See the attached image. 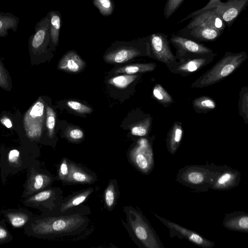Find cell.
I'll list each match as a JSON object with an SVG mask.
<instances>
[{
    "label": "cell",
    "mask_w": 248,
    "mask_h": 248,
    "mask_svg": "<svg viewBox=\"0 0 248 248\" xmlns=\"http://www.w3.org/2000/svg\"><path fill=\"white\" fill-rule=\"evenodd\" d=\"M65 136L73 141H78L84 137L83 131L77 127H69L65 131Z\"/></svg>",
    "instance_id": "39"
},
{
    "label": "cell",
    "mask_w": 248,
    "mask_h": 248,
    "mask_svg": "<svg viewBox=\"0 0 248 248\" xmlns=\"http://www.w3.org/2000/svg\"><path fill=\"white\" fill-rule=\"evenodd\" d=\"M93 191V189L92 188H89L75 195L62 204V211H65L79 205L86 200Z\"/></svg>",
    "instance_id": "26"
},
{
    "label": "cell",
    "mask_w": 248,
    "mask_h": 248,
    "mask_svg": "<svg viewBox=\"0 0 248 248\" xmlns=\"http://www.w3.org/2000/svg\"><path fill=\"white\" fill-rule=\"evenodd\" d=\"M215 8L207 10L194 16L184 30H189L196 26H206L223 31L226 25L215 12Z\"/></svg>",
    "instance_id": "15"
},
{
    "label": "cell",
    "mask_w": 248,
    "mask_h": 248,
    "mask_svg": "<svg viewBox=\"0 0 248 248\" xmlns=\"http://www.w3.org/2000/svg\"><path fill=\"white\" fill-rule=\"evenodd\" d=\"M169 42L176 49V58L186 55H202L213 53V50L207 46L178 35H172Z\"/></svg>",
    "instance_id": "13"
},
{
    "label": "cell",
    "mask_w": 248,
    "mask_h": 248,
    "mask_svg": "<svg viewBox=\"0 0 248 248\" xmlns=\"http://www.w3.org/2000/svg\"><path fill=\"white\" fill-rule=\"evenodd\" d=\"M47 15L49 18V32L51 45L54 46L58 45L61 27L62 15L58 10H51Z\"/></svg>",
    "instance_id": "20"
},
{
    "label": "cell",
    "mask_w": 248,
    "mask_h": 248,
    "mask_svg": "<svg viewBox=\"0 0 248 248\" xmlns=\"http://www.w3.org/2000/svg\"><path fill=\"white\" fill-rule=\"evenodd\" d=\"M104 56L105 61L111 64L121 63L140 56L144 50L150 51L148 36L131 42H117Z\"/></svg>",
    "instance_id": "4"
},
{
    "label": "cell",
    "mask_w": 248,
    "mask_h": 248,
    "mask_svg": "<svg viewBox=\"0 0 248 248\" xmlns=\"http://www.w3.org/2000/svg\"><path fill=\"white\" fill-rule=\"evenodd\" d=\"M44 103L40 99L32 106L25 117L26 130L29 137L39 138L41 133L44 117Z\"/></svg>",
    "instance_id": "12"
},
{
    "label": "cell",
    "mask_w": 248,
    "mask_h": 248,
    "mask_svg": "<svg viewBox=\"0 0 248 248\" xmlns=\"http://www.w3.org/2000/svg\"><path fill=\"white\" fill-rule=\"evenodd\" d=\"M69 172V166L66 159L64 158L60 166L59 176L60 179L66 181Z\"/></svg>",
    "instance_id": "41"
},
{
    "label": "cell",
    "mask_w": 248,
    "mask_h": 248,
    "mask_svg": "<svg viewBox=\"0 0 248 248\" xmlns=\"http://www.w3.org/2000/svg\"><path fill=\"white\" fill-rule=\"evenodd\" d=\"M84 61L74 50L67 52L60 60L58 68L70 73H77L85 66Z\"/></svg>",
    "instance_id": "17"
},
{
    "label": "cell",
    "mask_w": 248,
    "mask_h": 248,
    "mask_svg": "<svg viewBox=\"0 0 248 248\" xmlns=\"http://www.w3.org/2000/svg\"><path fill=\"white\" fill-rule=\"evenodd\" d=\"M66 105L72 110L81 114L90 113L93 111L88 106L77 101L69 100Z\"/></svg>",
    "instance_id": "36"
},
{
    "label": "cell",
    "mask_w": 248,
    "mask_h": 248,
    "mask_svg": "<svg viewBox=\"0 0 248 248\" xmlns=\"http://www.w3.org/2000/svg\"><path fill=\"white\" fill-rule=\"evenodd\" d=\"M93 5L103 16H111L115 9V3L113 0H92Z\"/></svg>",
    "instance_id": "30"
},
{
    "label": "cell",
    "mask_w": 248,
    "mask_h": 248,
    "mask_svg": "<svg viewBox=\"0 0 248 248\" xmlns=\"http://www.w3.org/2000/svg\"><path fill=\"white\" fill-rule=\"evenodd\" d=\"M19 22V18L11 13L0 11V37L8 35V31L16 32Z\"/></svg>",
    "instance_id": "21"
},
{
    "label": "cell",
    "mask_w": 248,
    "mask_h": 248,
    "mask_svg": "<svg viewBox=\"0 0 248 248\" xmlns=\"http://www.w3.org/2000/svg\"><path fill=\"white\" fill-rule=\"evenodd\" d=\"M154 214L155 217L169 229L170 238L176 236L180 239L185 238L202 248H212L215 246L213 242L204 238L198 232L163 218L155 213Z\"/></svg>",
    "instance_id": "10"
},
{
    "label": "cell",
    "mask_w": 248,
    "mask_h": 248,
    "mask_svg": "<svg viewBox=\"0 0 248 248\" xmlns=\"http://www.w3.org/2000/svg\"><path fill=\"white\" fill-rule=\"evenodd\" d=\"M130 158L135 167L142 173L149 174L155 166L152 144L146 138L140 139L130 153Z\"/></svg>",
    "instance_id": "6"
},
{
    "label": "cell",
    "mask_w": 248,
    "mask_h": 248,
    "mask_svg": "<svg viewBox=\"0 0 248 248\" xmlns=\"http://www.w3.org/2000/svg\"><path fill=\"white\" fill-rule=\"evenodd\" d=\"M151 124V118H147L133 126L131 129V134L136 136H145L148 134Z\"/></svg>",
    "instance_id": "31"
},
{
    "label": "cell",
    "mask_w": 248,
    "mask_h": 248,
    "mask_svg": "<svg viewBox=\"0 0 248 248\" xmlns=\"http://www.w3.org/2000/svg\"><path fill=\"white\" fill-rule=\"evenodd\" d=\"M192 104L195 111L198 113H206L214 109L217 107L214 100L207 96L197 97L193 100Z\"/></svg>",
    "instance_id": "25"
},
{
    "label": "cell",
    "mask_w": 248,
    "mask_h": 248,
    "mask_svg": "<svg viewBox=\"0 0 248 248\" xmlns=\"http://www.w3.org/2000/svg\"><path fill=\"white\" fill-rule=\"evenodd\" d=\"M185 0H167L164 8L166 19L170 17L178 9Z\"/></svg>",
    "instance_id": "35"
},
{
    "label": "cell",
    "mask_w": 248,
    "mask_h": 248,
    "mask_svg": "<svg viewBox=\"0 0 248 248\" xmlns=\"http://www.w3.org/2000/svg\"><path fill=\"white\" fill-rule=\"evenodd\" d=\"M8 236L9 233L7 230L3 227L0 226V242L6 240Z\"/></svg>",
    "instance_id": "43"
},
{
    "label": "cell",
    "mask_w": 248,
    "mask_h": 248,
    "mask_svg": "<svg viewBox=\"0 0 248 248\" xmlns=\"http://www.w3.org/2000/svg\"><path fill=\"white\" fill-rule=\"evenodd\" d=\"M189 34L192 37L202 41H213L217 39L223 31L212 27L196 26L189 30Z\"/></svg>",
    "instance_id": "19"
},
{
    "label": "cell",
    "mask_w": 248,
    "mask_h": 248,
    "mask_svg": "<svg viewBox=\"0 0 248 248\" xmlns=\"http://www.w3.org/2000/svg\"><path fill=\"white\" fill-rule=\"evenodd\" d=\"M153 96L159 103L167 106L173 102L170 94L160 84H156L153 89Z\"/></svg>",
    "instance_id": "27"
},
{
    "label": "cell",
    "mask_w": 248,
    "mask_h": 248,
    "mask_svg": "<svg viewBox=\"0 0 248 248\" xmlns=\"http://www.w3.org/2000/svg\"><path fill=\"white\" fill-rule=\"evenodd\" d=\"M138 78L137 75H123L113 77L109 79L108 82L118 88H126Z\"/></svg>",
    "instance_id": "29"
},
{
    "label": "cell",
    "mask_w": 248,
    "mask_h": 248,
    "mask_svg": "<svg viewBox=\"0 0 248 248\" xmlns=\"http://www.w3.org/2000/svg\"><path fill=\"white\" fill-rule=\"evenodd\" d=\"M7 216L11 225L15 228L24 226L29 219L28 216L22 213H10Z\"/></svg>",
    "instance_id": "32"
},
{
    "label": "cell",
    "mask_w": 248,
    "mask_h": 248,
    "mask_svg": "<svg viewBox=\"0 0 248 248\" xmlns=\"http://www.w3.org/2000/svg\"><path fill=\"white\" fill-rule=\"evenodd\" d=\"M51 178L49 176L44 174L38 173L32 174L28 181V194H32L44 189L51 182Z\"/></svg>",
    "instance_id": "22"
},
{
    "label": "cell",
    "mask_w": 248,
    "mask_h": 248,
    "mask_svg": "<svg viewBox=\"0 0 248 248\" xmlns=\"http://www.w3.org/2000/svg\"><path fill=\"white\" fill-rule=\"evenodd\" d=\"M248 58L246 52H226L210 69L198 78L191 88H204L216 84L233 73Z\"/></svg>",
    "instance_id": "1"
},
{
    "label": "cell",
    "mask_w": 248,
    "mask_h": 248,
    "mask_svg": "<svg viewBox=\"0 0 248 248\" xmlns=\"http://www.w3.org/2000/svg\"><path fill=\"white\" fill-rule=\"evenodd\" d=\"M240 172L226 165L216 166L210 189L218 191L229 190L237 186L241 181Z\"/></svg>",
    "instance_id": "11"
},
{
    "label": "cell",
    "mask_w": 248,
    "mask_h": 248,
    "mask_svg": "<svg viewBox=\"0 0 248 248\" xmlns=\"http://www.w3.org/2000/svg\"><path fill=\"white\" fill-rule=\"evenodd\" d=\"M46 126L49 138L53 137L56 122V114L54 110L49 106L46 107Z\"/></svg>",
    "instance_id": "33"
},
{
    "label": "cell",
    "mask_w": 248,
    "mask_h": 248,
    "mask_svg": "<svg viewBox=\"0 0 248 248\" xmlns=\"http://www.w3.org/2000/svg\"><path fill=\"white\" fill-rule=\"evenodd\" d=\"M182 124L179 122L173 123L169 131L166 138V146L169 153L173 155L179 148L183 136Z\"/></svg>",
    "instance_id": "18"
},
{
    "label": "cell",
    "mask_w": 248,
    "mask_h": 248,
    "mask_svg": "<svg viewBox=\"0 0 248 248\" xmlns=\"http://www.w3.org/2000/svg\"><path fill=\"white\" fill-rule=\"evenodd\" d=\"M49 27V18L47 15L36 23L34 32L30 36L28 41L30 53L32 58L38 56L46 51L47 46L51 43Z\"/></svg>",
    "instance_id": "8"
},
{
    "label": "cell",
    "mask_w": 248,
    "mask_h": 248,
    "mask_svg": "<svg viewBox=\"0 0 248 248\" xmlns=\"http://www.w3.org/2000/svg\"><path fill=\"white\" fill-rule=\"evenodd\" d=\"M238 109L240 115L247 124L248 122V89L243 87L240 92L238 101Z\"/></svg>",
    "instance_id": "28"
},
{
    "label": "cell",
    "mask_w": 248,
    "mask_h": 248,
    "mask_svg": "<svg viewBox=\"0 0 248 248\" xmlns=\"http://www.w3.org/2000/svg\"><path fill=\"white\" fill-rule=\"evenodd\" d=\"M67 182L74 183L91 184L93 181L92 176L75 164H70Z\"/></svg>",
    "instance_id": "23"
},
{
    "label": "cell",
    "mask_w": 248,
    "mask_h": 248,
    "mask_svg": "<svg viewBox=\"0 0 248 248\" xmlns=\"http://www.w3.org/2000/svg\"><path fill=\"white\" fill-rule=\"evenodd\" d=\"M20 156V152L16 149L11 150L8 153V160L11 164H16L18 162Z\"/></svg>",
    "instance_id": "42"
},
{
    "label": "cell",
    "mask_w": 248,
    "mask_h": 248,
    "mask_svg": "<svg viewBox=\"0 0 248 248\" xmlns=\"http://www.w3.org/2000/svg\"><path fill=\"white\" fill-rule=\"evenodd\" d=\"M222 223L228 230L248 232V215L244 212L235 211L225 214Z\"/></svg>",
    "instance_id": "16"
},
{
    "label": "cell",
    "mask_w": 248,
    "mask_h": 248,
    "mask_svg": "<svg viewBox=\"0 0 248 248\" xmlns=\"http://www.w3.org/2000/svg\"><path fill=\"white\" fill-rule=\"evenodd\" d=\"M0 87L6 91L11 89V80L9 75L0 59Z\"/></svg>",
    "instance_id": "34"
},
{
    "label": "cell",
    "mask_w": 248,
    "mask_h": 248,
    "mask_svg": "<svg viewBox=\"0 0 248 248\" xmlns=\"http://www.w3.org/2000/svg\"><path fill=\"white\" fill-rule=\"evenodd\" d=\"M53 194V191L48 189L41 191L40 192L32 196L28 200L29 202H39L49 199Z\"/></svg>",
    "instance_id": "40"
},
{
    "label": "cell",
    "mask_w": 248,
    "mask_h": 248,
    "mask_svg": "<svg viewBox=\"0 0 248 248\" xmlns=\"http://www.w3.org/2000/svg\"><path fill=\"white\" fill-rule=\"evenodd\" d=\"M156 66V63L154 62L135 63L120 67L115 71V73L128 75L145 73L154 71Z\"/></svg>",
    "instance_id": "24"
},
{
    "label": "cell",
    "mask_w": 248,
    "mask_h": 248,
    "mask_svg": "<svg viewBox=\"0 0 248 248\" xmlns=\"http://www.w3.org/2000/svg\"><path fill=\"white\" fill-rule=\"evenodd\" d=\"M216 166L214 163L186 165L178 170L175 180L197 191L206 192L212 184Z\"/></svg>",
    "instance_id": "2"
},
{
    "label": "cell",
    "mask_w": 248,
    "mask_h": 248,
    "mask_svg": "<svg viewBox=\"0 0 248 248\" xmlns=\"http://www.w3.org/2000/svg\"><path fill=\"white\" fill-rule=\"evenodd\" d=\"M150 50L154 58L165 63L169 69L177 62L173 54L167 36L160 32L153 33L148 36Z\"/></svg>",
    "instance_id": "9"
},
{
    "label": "cell",
    "mask_w": 248,
    "mask_h": 248,
    "mask_svg": "<svg viewBox=\"0 0 248 248\" xmlns=\"http://www.w3.org/2000/svg\"><path fill=\"white\" fill-rule=\"evenodd\" d=\"M217 55L213 52L202 55H183L177 58V63L169 70L173 74L186 76L199 71L211 62Z\"/></svg>",
    "instance_id": "7"
},
{
    "label": "cell",
    "mask_w": 248,
    "mask_h": 248,
    "mask_svg": "<svg viewBox=\"0 0 248 248\" xmlns=\"http://www.w3.org/2000/svg\"><path fill=\"white\" fill-rule=\"evenodd\" d=\"M128 221L136 240L145 248H164L163 243L149 221L140 211L129 207Z\"/></svg>",
    "instance_id": "3"
},
{
    "label": "cell",
    "mask_w": 248,
    "mask_h": 248,
    "mask_svg": "<svg viewBox=\"0 0 248 248\" xmlns=\"http://www.w3.org/2000/svg\"><path fill=\"white\" fill-rule=\"evenodd\" d=\"M115 189L112 183H109L105 192V201L106 205L111 208L115 202Z\"/></svg>",
    "instance_id": "38"
},
{
    "label": "cell",
    "mask_w": 248,
    "mask_h": 248,
    "mask_svg": "<svg viewBox=\"0 0 248 248\" xmlns=\"http://www.w3.org/2000/svg\"><path fill=\"white\" fill-rule=\"evenodd\" d=\"M248 4V0H228L215 8V12L225 25L230 27Z\"/></svg>",
    "instance_id": "14"
},
{
    "label": "cell",
    "mask_w": 248,
    "mask_h": 248,
    "mask_svg": "<svg viewBox=\"0 0 248 248\" xmlns=\"http://www.w3.org/2000/svg\"><path fill=\"white\" fill-rule=\"evenodd\" d=\"M222 3L220 0H210V1L207 3L205 6L202 8L195 11L192 12L191 14L188 15L186 17L182 19L178 23L183 22L184 21L187 20L190 18H192L193 16L210 9L215 8L217 7L219 5Z\"/></svg>",
    "instance_id": "37"
},
{
    "label": "cell",
    "mask_w": 248,
    "mask_h": 248,
    "mask_svg": "<svg viewBox=\"0 0 248 248\" xmlns=\"http://www.w3.org/2000/svg\"><path fill=\"white\" fill-rule=\"evenodd\" d=\"M0 122L2 124L8 128L12 127V123L11 120L8 117H3L1 119Z\"/></svg>",
    "instance_id": "44"
},
{
    "label": "cell",
    "mask_w": 248,
    "mask_h": 248,
    "mask_svg": "<svg viewBox=\"0 0 248 248\" xmlns=\"http://www.w3.org/2000/svg\"><path fill=\"white\" fill-rule=\"evenodd\" d=\"M78 215L50 217L38 221L33 225V231L40 235L71 232L82 222Z\"/></svg>",
    "instance_id": "5"
}]
</instances>
